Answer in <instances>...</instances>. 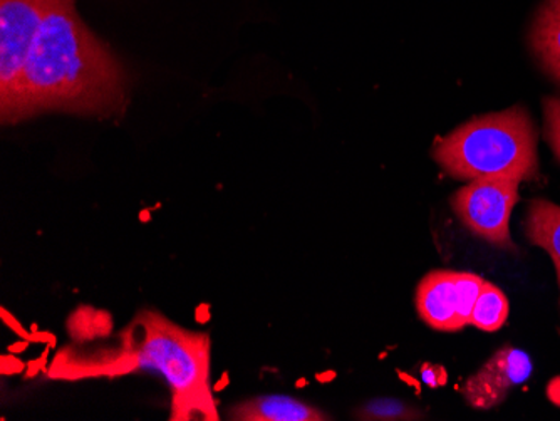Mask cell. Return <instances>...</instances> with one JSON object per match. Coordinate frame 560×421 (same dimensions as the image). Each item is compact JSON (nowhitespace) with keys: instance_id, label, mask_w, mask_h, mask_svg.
I'll return each instance as SVG.
<instances>
[{"instance_id":"30bf717a","label":"cell","mask_w":560,"mask_h":421,"mask_svg":"<svg viewBox=\"0 0 560 421\" xmlns=\"http://www.w3.org/2000/svg\"><path fill=\"white\" fill-rule=\"evenodd\" d=\"M509 317V300L497 285L483 282L474 313H471L470 325L481 331H499L505 325Z\"/></svg>"},{"instance_id":"277c9868","label":"cell","mask_w":560,"mask_h":421,"mask_svg":"<svg viewBox=\"0 0 560 421\" xmlns=\"http://www.w3.org/2000/svg\"><path fill=\"white\" fill-rule=\"evenodd\" d=\"M521 184L515 177L477 178L453 195V210L471 234L500 249L514 250L509 224Z\"/></svg>"},{"instance_id":"7c38bea8","label":"cell","mask_w":560,"mask_h":421,"mask_svg":"<svg viewBox=\"0 0 560 421\" xmlns=\"http://www.w3.org/2000/svg\"><path fill=\"white\" fill-rule=\"evenodd\" d=\"M544 118H546L547 140L560 162V97L544 100Z\"/></svg>"},{"instance_id":"5bb4252c","label":"cell","mask_w":560,"mask_h":421,"mask_svg":"<svg viewBox=\"0 0 560 421\" xmlns=\"http://www.w3.org/2000/svg\"><path fill=\"white\" fill-rule=\"evenodd\" d=\"M547 396L553 405L560 407V376H557L547 385Z\"/></svg>"},{"instance_id":"ba28073f","label":"cell","mask_w":560,"mask_h":421,"mask_svg":"<svg viewBox=\"0 0 560 421\" xmlns=\"http://www.w3.org/2000/svg\"><path fill=\"white\" fill-rule=\"evenodd\" d=\"M530 44L550 77L560 81V0H544L537 9Z\"/></svg>"},{"instance_id":"6da1fadb","label":"cell","mask_w":560,"mask_h":421,"mask_svg":"<svg viewBox=\"0 0 560 421\" xmlns=\"http://www.w3.org/2000/svg\"><path fill=\"white\" fill-rule=\"evenodd\" d=\"M78 0H18L22 15L39 22L4 125L43 113L118 118L130 102V74L108 44L75 11Z\"/></svg>"},{"instance_id":"52a82bcc","label":"cell","mask_w":560,"mask_h":421,"mask_svg":"<svg viewBox=\"0 0 560 421\" xmlns=\"http://www.w3.org/2000/svg\"><path fill=\"white\" fill-rule=\"evenodd\" d=\"M231 420L238 421H324L330 420L324 411L310 404L284 395H264L235 405L229 411Z\"/></svg>"},{"instance_id":"5b68a950","label":"cell","mask_w":560,"mask_h":421,"mask_svg":"<svg viewBox=\"0 0 560 421\" xmlns=\"http://www.w3.org/2000/svg\"><path fill=\"white\" fill-rule=\"evenodd\" d=\"M483 282L470 272L433 270L418 285V314L436 331H460L470 325Z\"/></svg>"},{"instance_id":"8992f818","label":"cell","mask_w":560,"mask_h":421,"mask_svg":"<svg viewBox=\"0 0 560 421\" xmlns=\"http://www.w3.org/2000/svg\"><path fill=\"white\" fill-rule=\"evenodd\" d=\"M530 358L514 346H503L464 385L465 400L477 410H492L503 404L515 386L530 378Z\"/></svg>"},{"instance_id":"4fadbf2b","label":"cell","mask_w":560,"mask_h":421,"mask_svg":"<svg viewBox=\"0 0 560 421\" xmlns=\"http://www.w3.org/2000/svg\"><path fill=\"white\" fill-rule=\"evenodd\" d=\"M421 378L431 388H439L446 383V371L445 367L439 366V364H423L421 367Z\"/></svg>"},{"instance_id":"9c48e42d","label":"cell","mask_w":560,"mask_h":421,"mask_svg":"<svg viewBox=\"0 0 560 421\" xmlns=\"http://www.w3.org/2000/svg\"><path fill=\"white\" fill-rule=\"evenodd\" d=\"M525 234L532 244L552 257L560 289V207L547 200H534L528 207Z\"/></svg>"},{"instance_id":"8fae6325","label":"cell","mask_w":560,"mask_h":421,"mask_svg":"<svg viewBox=\"0 0 560 421\" xmlns=\"http://www.w3.org/2000/svg\"><path fill=\"white\" fill-rule=\"evenodd\" d=\"M358 420H420L423 413L405 401L393 398H377L355 411Z\"/></svg>"},{"instance_id":"7a4b0ae2","label":"cell","mask_w":560,"mask_h":421,"mask_svg":"<svg viewBox=\"0 0 560 421\" xmlns=\"http://www.w3.org/2000/svg\"><path fill=\"white\" fill-rule=\"evenodd\" d=\"M212 341L206 332L143 311L119 332L118 344L105 350H62L50 375L62 379L115 378L135 371L160 373L172 389L173 421L219 420L210 385Z\"/></svg>"},{"instance_id":"3957f363","label":"cell","mask_w":560,"mask_h":421,"mask_svg":"<svg viewBox=\"0 0 560 421\" xmlns=\"http://www.w3.org/2000/svg\"><path fill=\"white\" fill-rule=\"evenodd\" d=\"M433 159L448 175L460 180L486 177L534 180L539 175L536 125L522 106L478 116L436 141Z\"/></svg>"}]
</instances>
